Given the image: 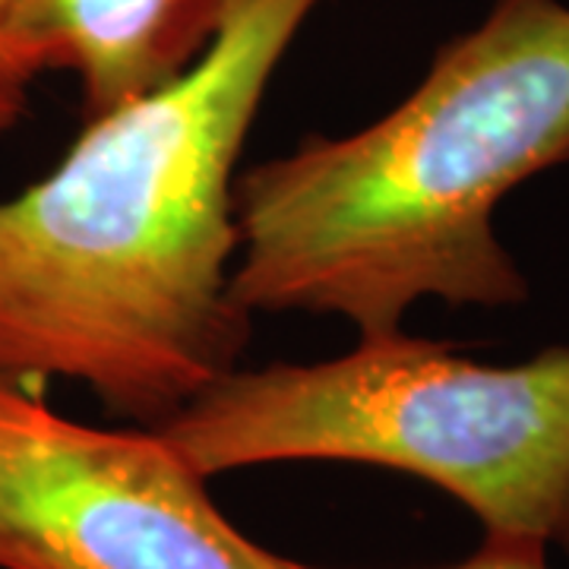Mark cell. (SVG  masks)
<instances>
[{"label":"cell","mask_w":569,"mask_h":569,"mask_svg":"<svg viewBox=\"0 0 569 569\" xmlns=\"http://www.w3.org/2000/svg\"><path fill=\"white\" fill-rule=\"evenodd\" d=\"M276 569H323L310 567V563H298V560H288L276 553ZM449 569H550L548 563V548L541 545H531V541H512V538H485L481 550L459 563V567Z\"/></svg>","instance_id":"52a82bcc"},{"label":"cell","mask_w":569,"mask_h":569,"mask_svg":"<svg viewBox=\"0 0 569 569\" xmlns=\"http://www.w3.org/2000/svg\"><path fill=\"white\" fill-rule=\"evenodd\" d=\"M234 0H22L48 70L80 80L96 118L181 77L222 29Z\"/></svg>","instance_id":"5b68a950"},{"label":"cell","mask_w":569,"mask_h":569,"mask_svg":"<svg viewBox=\"0 0 569 569\" xmlns=\"http://www.w3.org/2000/svg\"><path fill=\"white\" fill-rule=\"evenodd\" d=\"M206 481L276 462L421 478L485 538L569 550V348L478 365L402 329L313 365L234 367L156 427Z\"/></svg>","instance_id":"3957f363"},{"label":"cell","mask_w":569,"mask_h":569,"mask_svg":"<svg viewBox=\"0 0 569 569\" xmlns=\"http://www.w3.org/2000/svg\"><path fill=\"white\" fill-rule=\"evenodd\" d=\"M0 569H276L156 427H96L0 377Z\"/></svg>","instance_id":"277c9868"},{"label":"cell","mask_w":569,"mask_h":569,"mask_svg":"<svg viewBox=\"0 0 569 569\" xmlns=\"http://www.w3.org/2000/svg\"><path fill=\"white\" fill-rule=\"evenodd\" d=\"M569 162V7L493 0L383 118L238 174L234 295L250 317L402 329L421 301L512 307L529 279L493 216Z\"/></svg>","instance_id":"7a4b0ae2"},{"label":"cell","mask_w":569,"mask_h":569,"mask_svg":"<svg viewBox=\"0 0 569 569\" xmlns=\"http://www.w3.org/2000/svg\"><path fill=\"white\" fill-rule=\"evenodd\" d=\"M44 73L51 70L22 20V0H0V133L26 114L29 92Z\"/></svg>","instance_id":"8992f818"},{"label":"cell","mask_w":569,"mask_h":569,"mask_svg":"<svg viewBox=\"0 0 569 569\" xmlns=\"http://www.w3.org/2000/svg\"><path fill=\"white\" fill-rule=\"evenodd\" d=\"M320 0H234L181 77L86 118L44 178L0 200V377L73 380L162 427L234 370V181L284 51Z\"/></svg>","instance_id":"6da1fadb"}]
</instances>
